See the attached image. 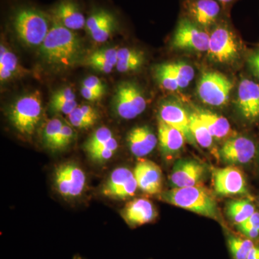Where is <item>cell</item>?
Returning <instances> with one entry per match:
<instances>
[{
  "label": "cell",
  "mask_w": 259,
  "mask_h": 259,
  "mask_svg": "<svg viewBox=\"0 0 259 259\" xmlns=\"http://www.w3.org/2000/svg\"><path fill=\"white\" fill-rule=\"evenodd\" d=\"M83 52L81 40L73 30L52 21L50 30L40 48L44 61L59 68L72 67Z\"/></svg>",
  "instance_id": "6da1fadb"
},
{
  "label": "cell",
  "mask_w": 259,
  "mask_h": 259,
  "mask_svg": "<svg viewBox=\"0 0 259 259\" xmlns=\"http://www.w3.org/2000/svg\"><path fill=\"white\" fill-rule=\"evenodd\" d=\"M12 23L21 41L28 47H34L41 46L50 30L52 20L50 15L42 10L25 6L15 10Z\"/></svg>",
  "instance_id": "7a4b0ae2"
},
{
  "label": "cell",
  "mask_w": 259,
  "mask_h": 259,
  "mask_svg": "<svg viewBox=\"0 0 259 259\" xmlns=\"http://www.w3.org/2000/svg\"><path fill=\"white\" fill-rule=\"evenodd\" d=\"M163 202L192 211L204 217L218 219V211L215 200L205 189L200 186L174 188L160 194Z\"/></svg>",
  "instance_id": "3957f363"
},
{
  "label": "cell",
  "mask_w": 259,
  "mask_h": 259,
  "mask_svg": "<svg viewBox=\"0 0 259 259\" xmlns=\"http://www.w3.org/2000/svg\"><path fill=\"white\" fill-rule=\"evenodd\" d=\"M42 112L41 95L35 91L20 97L12 105L9 118L19 134L30 136L35 133L40 123Z\"/></svg>",
  "instance_id": "277c9868"
},
{
  "label": "cell",
  "mask_w": 259,
  "mask_h": 259,
  "mask_svg": "<svg viewBox=\"0 0 259 259\" xmlns=\"http://www.w3.org/2000/svg\"><path fill=\"white\" fill-rule=\"evenodd\" d=\"M112 103L116 115L125 120L141 115L147 105L141 89L131 81L122 82L117 87Z\"/></svg>",
  "instance_id": "5b68a950"
},
{
  "label": "cell",
  "mask_w": 259,
  "mask_h": 259,
  "mask_svg": "<svg viewBox=\"0 0 259 259\" xmlns=\"http://www.w3.org/2000/svg\"><path fill=\"white\" fill-rule=\"evenodd\" d=\"M233 88V83L225 75L218 71H207L199 79L197 93L204 103L223 106L229 100Z\"/></svg>",
  "instance_id": "8992f818"
},
{
  "label": "cell",
  "mask_w": 259,
  "mask_h": 259,
  "mask_svg": "<svg viewBox=\"0 0 259 259\" xmlns=\"http://www.w3.org/2000/svg\"><path fill=\"white\" fill-rule=\"evenodd\" d=\"M86 175L76 163L67 162L59 165L54 172L56 190L66 199H74L83 193Z\"/></svg>",
  "instance_id": "52a82bcc"
},
{
  "label": "cell",
  "mask_w": 259,
  "mask_h": 259,
  "mask_svg": "<svg viewBox=\"0 0 259 259\" xmlns=\"http://www.w3.org/2000/svg\"><path fill=\"white\" fill-rule=\"evenodd\" d=\"M209 35L188 18L179 22L172 39L175 49L205 52L208 50Z\"/></svg>",
  "instance_id": "ba28073f"
},
{
  "label": "cell",
  "mask_w": 259,
  "mask_h": 259,
  "mask_svg": "<svg viewBox=\"0 0 259 259\" xmlns=\"http://www.w3.org/2000/svg\"><path fill=\"white\" fill-rule=\"evenodd\" d=\"M207 52L212 60L220 64L236 60L239 56V48L233 32L223 25L218 26L209 36Z\"/></svg>",
  "instance_id": "9c48e42d"
},
{
  "label": "cell",
  "mask_w": 259,
  "mask_h": 259,
  "mask_svg": "<svg viewBox=\"0 0 259 259\" xmlns=\"http://www.w3.org/2000/svg\"><path fill=\"white\" fill-rule=\"evenodd\" d=\"M138 187L134 172L121 167L112 172L102 187V193L109 198L124 199L134 196Z\"/></svg>",
  "instance_id": "30bf717a"
},
{
  "label": "cell",
  "mask_w": 259,
  "mask_h": 259,
  "mask_svg": "<svg viewBox=\"0 0 259 259\" xmlns=\"http://www.w3.org/2000/svg\"><path fill=\"white\" fill-rule=\"evenodd\" d=\"M214 191L220 195L229 196L247 192L243 172L236 167L218 168L213 172Z\"/></svg>",
  "instance_id": "8fae6325"
},
{
  "label": "cell",
  "mask_w": 259,
  "mask_h": 259,
  "mask_svg": "<svg viewBox=\"0 0 259 259\" xmlns=\"http://www.w3.org/2000/svg\"><path fill=\"white\" fill-rule=\"evenodd\" d=\"M115 15L106 9L93 10L87 18L85 29L95 42H106L117 28Z\"/></svg>",
  "instance_id": "7c38bea8"
},
{
  "label": "cell",
  "mask_w": 259,
  "mask_h": 259,
  "mask_svg": "<svg viewBox=\"0 0 259 259\" xmlns=\"http://www.w3.org/2000/svg\"><path fill=\"white\" fill-rule=\"evenodd\" d=\"M51 20L71 30L85 28L87 19L74 0H60L51 10Z\"/></svg>",
  "instance_id": "4fadbf2b"
},
{
  "label": "cell",
  "mask_w": 259,
  "mask_h": 259,
  "mask_svg": "<svg viewBox=\"0 0 259 259\" xmlns=\"http://www.w3.org/2000/svg\"><path fill=\"white\" fill-rule=\"evenodd\" d=\"M205 169L203 165L194 160L184 159L174 166L170 180L174 188L193 187L203 179Z\"/></svg>",
  "instance_id": "5bb4252c"
},
{
  "label": "cell",
  "mask_w": 259,
  "mask_h": 259,
  "mask_svg": "<svg viewBox=\"0 0 259 259\" xmlns=\"http://www.w3.org/2000/svg\"><path fill=\"white\" fill-rule=\"evenodd\" d=\"M237 104L240 112L246 120H259V84L251 80L245 79L238 89Z\"/></svg>",
  "instance_id": "9a60e30c"
},
{
  "label": "cell",
  "mask_w": 259,
  "mask_h": 259,
  "mask_svg": "<svg viewBox=\"0 0 259 259\" xmlns=\"http://www.w3.org/2000/svg\"><path fill=\"white\" fill-rule=\"evenodd\" d=\"M255 153L254 143L243 136L228 140L220 151L223 161L233 164L248 163L254 157Z\"/></svg>",
  "instance_id": "2e32d148"
},
{
  "label": "cell",
  "mask_w": 259,
  "mask_h": 259,
  "mask_svg": "<svg viewBox=\"0 0 259 259\" xmlns=\"http://www.w3.org/2000/svg\"><path fill=\"white\" fill-rule=\"evenodd\" d=\"M140 190L148 194L159 193L162 189V172L160 167L149 160H141L134 171Z\"/></svg>",
  "instance_id": "e0dca14e"
},
{
  "label": "cell",
  "mask_w": 259,
  "mask_h": 259,
  "mask_svg": "<svg viewBox=\"0 0 259 259\" xmlns=\"http://www.w3.org/2000/svg\"><path fill=\"white\" fill-rule=\"evenodd\" d=\"M160 120L180 131L186 139L193 144L194 140L190 130V115L179 104L166 102L162 104L159 110Z\"/></svg>",
  "instance_id": "ac0fdd59"
},
{
  "label": "cell",
  "mask_w": 259,
  "mask_h": 259,
  "mask_svg": "<svg viewBox=\"0 0 259 259\" xmlns=\"http://www.w3.org/2000/svg\"><path fill=\"white\" fill-rule=\"evenodd\" d=\"M187 12L190 20L202 28H208L221 13V7L217 0H192L187 4Z\"/></svg>",
  "instance_id": "d6986e66"
},
{
  "label": "cell",
  "mask_w": 259,
  "mask_h": 259,
  "mask_svg": "<svg viewBox=\"0 0 259 259\" xmlns=\"http://www.w3.org/2000/svg\"><path fill=\"white\" fill-rule=\"evenodd\" d=\"M122 215L129 226H139L152 222L157 212L151 201L140 198L126 204L122 211Z\"/></svg>",
  "instance_id": "ffe728a7"
},
{
  "label": "cell",
  "mask_w": 259,
  "mask_h": 259,
  "mask_svg": "<svg viewBox=\"0 0 259 259\" xmlns=\"http://www.w3.org/2000/svg\"><path fill=\"white\" fill-rule=\"evenodd\" d=\"M130 151L136 157L142 158L152 152L158 140L148 126H139L130 131L127 137Z\"/></svg>",
  "instance_id": "44dd1931"
},
{
  "label": "cell",
  "mask_w": 259,
  "mask_h": 259,
  "mask_svg": "<svg viewBox=\"0 0 259 259\" xmlns=\"http://www.w3.org/2000/svg\"><path fill=\"white\" fill-rule=\"evenodd\" d=\"M185 139L180 131L158 120V141L163 154L171 156L179 152L183 147Z\"/></svg>",
  "instance_id": "7402d4cb"
},
{
  "label": "cell",
  "mask_w": 259,
  "mask_h": 259,
  "mask_svg": "<svg viewBox=\"0 0 259 259\" xmlns=\"http://www.w3.org/2000/svg\"><path fill=\"white\" fill-rule=\"evenodd\" d=\"M117 50L115 48L98 49L87 56L84 64L95 71L108 74L117 64Z\"/></svg>",
  "instance_id": "603a6c76"
},
{
  "label": "cell",
  "mask_w": 259,
  "mask_h": 259,
  "mask_svg": "<svg viewBox=\"0 0 259 259\" xmlns=\"http://www.w3.org/2000/svg\"><path fill=\"white\" fill-rule=\"evenodd\" d=\"M196 113L203 121L213 138L222 139L231 134V124L226 117L207 110H197Z\"/></svg>",
  "instance_id": "cb8c5ba5"
},
{
  "label": "cell",
  "mask_w": 259,
  "mask_h": 259,
  "mask_svg": "<svg viewBox=\"0 0 259 259\" xmlns=\"http://www.w3.org/2000/svg\"><path fill=\"white\" fill-rule=\"evenodd\" d=\"M68 117L70 123L74 127L87 129L96 123L99 119V113L91 105H82L76 107Z\"/></svg>",
  "instance_id": "d4e9b609"
},
{
  "label": "cell",
  "mask_w": 259,
  "mask_h": 259,
  "mask_svg": "<svg viewBox=\"0 0 259 259\" xmlns=\"http://www.w3.org/2000/svg\"><path fill=\"white\" fill-rule=\"evenodd\" d=\"M64 122L61 119L54 117L47 122L42 131V139L44 146L52 151H59L61 132Z\"/></svg>",
  "instance_id": "484cf974"
},
{
  "label": "cell",
  "mask_w": 259,
  "mask_h": 259,
  "mask_svg": "<svg viewBox=\"0 0 259 259\" xmlns=\"http://www.w3.org/2000/svg\"><path fill=\"white\" fill-rule=\"evenodd\" d=\"M18 70V61L16 56L1 44L0 47V80L4 82L11 79Z\"/></svg>",
  "instance_id": "4316f807"
},
{
  "label": "cell",
  "mask_w": 259,
  "mask_h": 259,
  "mask_svg": "<svg viewBox=\"0 0 259 259\" xmlns=\"http://www.w3.org/2000/svg\"><path fill=\"white\" fill-rule=\"evenodd\" d=\"M254 212V206L245 199L232 201L227 207L228 215L237 225L245 222Z\"/></svg>",
  "instance_id": "83f0119b"
},
{
  "label": "cell",
  "mask_w": 259,
  "mask_h": 259,
  "mask_svg": "<svg viewBox=\"0 0 259 259\" xmlns=\"http://www.w3.org/2000/svg\"><path fill=\"white\" fill-rule=\"evenodd\" d=\"M190 130L196 142L203 148L212 145L213 137L207 126L195 112L190 115Z\"/></svg>",
  "instance_id": "f1b7e54d"
},
{
  "label": "cell",
  "mask_w": 259,
  "mask_h": 259,
  "mask_svg": "<svg viewBox=\"0 0 259 259\" xmlns=\"http://www.w3.org/2000/svg\"><path fill=\"white\" fill-rule=\"evenodd\" d=\"M166 65L175 74L180 89L189 86L194 76V70L192 66L182 62L170 63Z\"/></svg>",
  "instance_id": "f546056e"
},
{
  "label": "cell",
  "mask_w": 259,
  "mask_h": 259,
  "mask_svg": "<svg viewBox=\"0 0 259 259\" xmlns=\"http://www.w3.org/2000/svg\"><path fill=\"white\" fill-rule=\"evenodd\" d=\"M230 251L234 259H247L250 250L255 246L250 239L230 236L228 238Z\"/></svg>",
  "instance_id": "4dcf8cb0"
},
{
  "label": "cell",
  "mask_w": 259,
  "mask_h": 259,
  "mask_svg": "<svg viewBox=\"0 0 259 259\" xmlns=\"http://www.w3.org/2000/svg\"><path fill=\"white\" fill-rule=\"evenodd\" d=\"M112 138H114L113 134L110 129L106 127H100L89 138L83 148L89 154L97 148L105 146Z\"/></svg>",
  "instance_id": "1f68e13d"
},
{
  "label": "cell",
  "mask_w": 259,
  "mask_h": 259,
  "mask_svg": "<svg viewBox=\"0 0 259 259\" xmlns=\"http://www.w3.org/2000/svg\"><path fill=\"white\" fill-rule=\"evenodd\" d=\"M155 74L156 79L165 90L176 91L180 89L175 74L168 69L166 64L158 65L155 69Z\"/></svg>",
  "instance_id": "d6a6232c"
},
{
  "label": "cell",
  "mask_w": 259,
  "mask_h": 259,
  "mask_svg": "<svg viewBox=\"0 0 259 259\" xmlns=\"http://www.w3.org/2000/svg\"><path fill=\"white\" fill-rule=\"evenodd\" d=\"M117 148H118V143L114 137L105 146L97 148L88 155L93 161L102 163L110 160L117 151Z\"/></svg>",
  "instance_id": "836d02e7"
},
{
  "label": "cell",
  "mask_w": 259,
  "mask_h": 259,
  "mask_svg": "<svg viewBox=\"0 0 259 259\" xmlns=\"http://www.w3.org/2000/svg\"><path fill=\"white\" fill-rule=\"evenodd\" d=\"M145 62V56L127 60H117L116 69L121 73L131 72L142 67Z\"/></svg>",
  "instance_id": "e575fe53"
},
{
  "label": "cell",
  "mask_w": 259,
  "mask_h": 259,
  "mask_svg": "<svg viewBox=\"0 0 259 259\" xmlns=\"http://www.w3.org/2000/svg\"><path fill=\"white\" fill-rule=\"evenodd\" d=\"M78 106L76 100L67 101H51V109L57 113L69 115Z\"/></svg>",
  "instance_id": "d590c367"
},
{
  "label": "cell",
  "mask_w": 259,
  "mask_h": 259,
  "mask_svg": "<svg viewBox=\"0 0 259 259\" xmlns=\"http://www.w3.org/2000/svg\"><path fill=\"white\" fill-rule=\"evenodd\" d=\"M75 132L74 129L68 124L64 123L61 132L60 144H59V151H62L71 145L75 139Z\"/></svg>",
  "instance_id": "8d00e7d4"
},
{
  "label": "cell",
  "mask_w": 259,
  "mask_h": 259,
  "mask_svg": "<svg viewBox=\"0 0 259 259\" xmlns=\"http://www.w3.org/2000/svg\"><path fill=\"white\" fill-rule=\"evenodd\" d=\"M82 87L102 92V93H105V85L102 82V80L97 76H91L86 78L83 80Z\"/></svg>",
  "instance_id": "74e56055"
},
{
  "label": "cell",
  "mask_w": 259,
  "mask_h": 259,
  "mask_svg": "<svg viewBox=\"0 0 259 259\" xmlns=\"http://www.w3.org/2000/svg\"><path fill=\"white\" fill-rule=\"evenodd\" d=\"M81 96L85 100H88V101L94 102L100 100L103 97L105 93L81 86Z\"/></svg>",
  "instance_id": "f35d334b"
},
{
  "label": "cell",
  "mask_w": 259,
  "mask_h": 259,
  "mask_svg": "<svg viewBox=\"0 0 259 259\" xmlns=\"http://www.w3.org/2000/svg\"><path fill=\"white\" fill-rule=\"evenodd\" d=\"M248 64L253 74L259 80V50L250 54L248 59Z\"/></svg>",
  "instance_id": "ab89813d"
},
{
  "label": "cell",
  "mask_w": 259,
  "mask_h": 259,
  "mask_svg": "<svg viewBox=\"0 0 259 259\" xmlns=\"http://www.w3.org/2000/svg\"><path fill=\"white\" fill-rule=\"evenodd\" d=\"M238 230L245 235V236L253 239L259 236V230L256 228H251V227L244 226V225H238Z\"/></svg>",
  "instance_id": "60d3db41"
},
{
  "label": "cell",
  "mask_w": 259,
  "mask_h": 259,
  "mask_svg": "<svg viewBox=\"0 0 259 259\" xmlns=\"http://www.w3.org/2000/svg\"><path fill=\"white\" fill-rule=\"evenodd\" d=\"M241 224L259 230V212H255L248 219Z\"/></svg>",
  "instance_id": "b9f144b4"
},
{
  "label": "cell",
  "mask_w": 259,
  "mask_h": 259,
  "mask_svg": "<svg viewBox=\"0 0 259 259\" xmlns=\"http://www.w3.org/2000/svg\"><path fill=\"white\" fill-rule=\"evenodd\" d=\"M247 259H259V246H254L250 250Z\"/></svg>",
  "instance_id": "7bdbcfd3"
},
{
  "label": "cell",
  "mask_w": 259,
  "mask_h": 259,
  "mask_svg": "<svg viewBox=\"0 0 259 259\" xmlns=\"http://www.w3.org/2000/svg\"><path fill=\"white\" fill-rule=\"evenodd\" d=\"M218 3H222V4L227 5L228 3H231L233 0H217Z\"/></svg>",
  "instance_id": "ee69618b"
}]
</instances>
